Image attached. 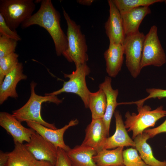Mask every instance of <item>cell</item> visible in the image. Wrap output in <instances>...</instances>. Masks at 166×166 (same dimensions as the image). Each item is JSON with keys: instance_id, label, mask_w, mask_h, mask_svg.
<instances>
[{"instance_id": "cell-26", "label": "cell", "mask_w": 166, "mask_h": 166, "mask_svg": "<svg viewBox=\"0 0 166 166\" xmlns=\"http://www.w3.org/2000/svg\"><path fill=\"white\" fill-rule=\"evenodd\" d=\"M123 156L124 166H149L142 160L135 149L131 148L124 150Z\"/></svg>"}, {"instance_id": "cell-13", "label": "cell", "mask_w": 166, "mask_h": 166, "mask_svg": "<svg viewBox=\"0 0 166 166\" xmlns=\"http://www.w3.org/2000/svg\"><path fill=\"white\" fill-rule=\"evenodd\" d=\"M81 145L93 148L97 153L103 149L108 136L102 118L92 119L85 130Z\"/></svg>"}, {"instance_id": "cell-20", "label": "cell", "mask_w": 166, "mask_h": 166, "mask_svg": "<svg viewBox=\"0 0 166 166\" xmlns=\"http://www.w3.org/2000/svg\"><path fill=\"white\" fill-rule=\"evenodd\" d=\"M149 138L148 134L144 132L134 139L135 147L139 152L140 157L149 166H166V161H159L154 156L150 146L147 142Z\"/></svg>"}, {"instance_id": "cell-22", "label": "cell", "mask_w": 166, "mask_h": 166, "mask_svg": "<svg viewBox=\"0 0 166 166\" xmlns=\"http://www.w3.org/2000/svg\"><path fill=\"white\" fill-rule=\"evenodd\" d=\"M14 150L8 152L7 166H34L37 160L24 144H14Z\"/></svg>"}, {"instance_id": "cell-33", "label": "cell", "mask_w": 166, "mask_h": 166, "mask_svg": "<svg viewBox=\"0 0 166 166\" xmlns=\"http://www.w3.org/2000/svg\"><path fill=\"white\" fill-rule=\"evenodd\" d=\"M34 166H54L50 162L46 161L37 160Z\"/></svg>"}, {"instance_id": "cell-4", "label": "cell", "mask_w": 166, "mask_h": 166, "mask_svg": "<svg viewBox=\"0 0 166 166\" xmlns=\"http://www.w3.org/2000/svg\"><path fill=\"white\" fill-rule=\"evenodd\" d=\"M137 114L128 111L125 114V126L128 129L127 131L132 132L133 139L142 134L146 128L153 127L157 121L166 116V110L164 109L162 106L153 110L147 105L137 106Z\"/></svg>"}, {"instance_id": "cell-12", "label": "cell", "mask_w": 166, "mask_h": 166, "mask_svg": "<svg viewBox=\"0 0 166 166\" xmlns=\"http://www.w3.org/2000/svg\"><path fill=\"white\" fill-rule=\"evenodd\" d=\"M20 121L7 112L0 113V125L13 137L14 143L29 142L34 129L23 126Z\"/></svg>"}, {"instance_id": "cell-15", "label": "cell", "mask_w": 166, "mask_h": 166, "mask_svg": "<svg viewBox=\"0 0 166 166\" xmlns=\"http://www.w3.org/2000/svg\"><path fill=\"white\" fill-rule=\"evenodd\" d=\"M114 114L116 124V131L113 135L107 137L103 149H108L116 147L130 146L135 147V143L128 134L120 112L116 110Z\"/></svg>"}, {"instance_id": "cell-10", "label": "cell", "mask_w": 166, "mask_h": 166, "mask_svg": "<svg viewBox=\"0 0 166 166\" xmlns=\"http://www.w3.org/2000/svg\"><path fill=\"white\" fill-rule=\"evenodd\" d=\"M109 16L105 24L109 43L123 45L126 37L121 14L112 0H108Z\"/></svg>"}, {"instance_id": "cell-28", "label": "cell", "mask_w": 166, "mask_h": 166, "mask_svg": "<svg viewBox=\"0 0 166 166\" xmlns=\"http://www.w3.org/2000/svg\"><path fill=\"white\" fill-rule=\"evenodd\" d=\"M147 93L148 94L146 97L135 101L129 102L130 104H136L137 106L143 105L144 102L151 98H157L159 99L166 98V89L156 88H147Z\"/></svg>"}, {"instance_id": "cell-24", "label": "cell", "mask_w": 166, "mask_h": 166, "mask_svg": "<svg viewBox=\"0 0 166 166\" xmlns=\"http://www.w3.org/2000/svg\"><path fill=\"white\" fill-rule=\"evenodd\" d=\"M120 13L134 8L149 6L155 3L162 2L163 0H112Z\"/></svg>"}, {"instance_id": "cell-8", "label": "cell", "mask_w": 166, "mask_h": 166, "mask_svg": "<svg viewBox=\"0 0 166 166\" xmlns=\"http://www.w3.org/2000/svg\"><path fill=\"white\" fill-rule=\"evenodd\" d=\"M145 36L139 31L126 36L123 44L126 67L134 78L139 75L141 70L140 64Z\"/></svg>"}, {"instance_id": "cell-18", "label": "cell", "mask_w": 166, "mask_h": 166, "mask_svg": "<svg viewBox=\"0 0 166 166\" xmlns=\"http://www.w3.org/2000/svg\"><path fill=\"white\" fill-rule=\"evenodd\" d=\"M111 82V77L106 76L104 81L99 86L100 89L104 91L106 97V109L102 119L108 136L112 118L117 106L119 105L117 102L119 90L118 89H114L112 88Z\"/></svg>"}, {"instance_id": "cell-25", "label": "cell", "mask_w": 166, "mask_h": 166, "mask_svg": "<svg viewBox=\"0 0 166 166\" xmlns=\"http://www.w3.org/2000/svg\"><path fill=\"white\" fill-rule=\"evenodd\" d=\"M18 56L15 52L0 58V84L5 77L13 70L18 63Z\"/></svg>"}, {"instance_id": "cell-7", "label": "cell", "mask_w": 166, "mask_h": 166, "mask_svg": "<svg viewBox=\"0 0 166 166\" xmlns=\"http://www.w3.org/2000/svg\"><path fill=\"white\" fill-rule=\"evenodd\" d=\"M166 62V56L159 40L157 28L152 26L145 36L140 67L141 69L149 65L160 67Z\"/></svg>"}, {"instance_id": "cell-23", "label": "cell", "mask_w": 166, "mask_h": 166, "mask_svg": "<svg viewBox=\"0 0 166 166\" xmlns=\"http://www.w3.org/2000/svg\"><path fill=\"white\" fill-rule=\"evenodd\" d=\"M106 95L102 89L90 92L89 96V108L91 111L92 119L103 118L106 107Z\"/></svg>"}, {"instance_id": "cell-30", "label": "cell", "mask_w": 166, "mask_h": 166, "mask_svg": "<svg viewBox=\"0 0 166 166\" xmlns=\"http://www.w3.org/2000/svg\"><path fill=\"white\" fill-rule=\"evenodd\" d=\"M54 166H72L66 152L58 148L57 158Z\"/></svg>"}, {"instance_id": "cell-9", "label": "cell", "mask_w": 166, "mask_h": 166, "mask_svg": "<svg viewBox=\"0 0 166 166\" xmlns=\"http://www.w3.org/2000/svg\"><path fill=\"white\" fill-rule=\"evenodd\" d=\"M24 144L37 160L47 161L54 166L58 148L35 131L32 134L30 141Z\"/></svg>"}, {"instance_id": "cell-31", "label": "cell", "mask_w": 166, "mask_h": 166, "mask_svg": "<svg viewBox=\"0 0 166 166\" xmlns=\"http://www.w3.org/2000/svg\"><path fill=\"white\" fill-rule=\"evenodd\" d=\"M147 133L150 138H153L156 135L163 132H166V119L158 127L145 130L144 132Z\"/></svg>"}, {"instance_id": "cell-5", "label": "cell", "mask_w": 166, "mask_h": 166, "mask_svg": "<svg viewBox=\"0 0 166 166\" xmlns=\"http://www.w3.org/2000/svg\"><path fill=\"white\" fill-rule=\"evenodd\" d=\"M35 8L33 0H0V14L13 31L33 14Z\"/></svg>"}, {"instance_id": "cell-17", "label": "cell", "mask_w": 166, "mask_h": 166, "mask_svg": "<svg viewBox=\"0 0 166 166\" xmlns=\"http://www.w3.org/2000/svg\"><path fill=\"white\" fill-rule=\"evenodd\" d=\"M124 54L123 45L109 43V48L104 54L106 71L109 77H116L121 70Z\"/></svg>"}, {"instance_id": "cell-2", "label": "cell", "mask_w": 166, "mask_h": 166, "mask_svg": "<svg viewBox=\"0 0 166 166\" xmlns=\"http://www.w3.org/2000/svg\"><path fill=\"white\" fill-rule=\"evenodd\" d=\"M37 85L34 81L30 83V96L28 101L22 107L13 111V116L21 122L31 121L40 124L53 129H57L54 124L46 122L42 118L41 115L42 104L49 102L57 105L62 102L57 96L53 95L42 96L37 94L35 91Z\"/></svg>"}, {"instance_id": "cell-27", "label": "cell", "mask_w": 166, "mask_h": 166, "mask_svg": "<svg viewBox=\"0 0 166 166\" xmlns=\"http://www.w3.org/2000/svg\"><path fill=\"white\" fill-rule=\"evenodd\" d=\"M18 41L0 35V58L15 53Z\"/></svg>"}, {"instance_id": "cell-3", "label": "cell", "mask_w": 166, "mask_h": 166, "mask_svg": "<svg viewBox=\"0 0 166 166\" xmlns=\"http://www.w3.org/2000/svg\"><path fill=\"white\" fill-rule=\"evenodd\" d=\"M62 10L67 26L68 40V48L63 56L68 61L73 62L76 67L86 63L89 59L85 37L80 26L71 19L63 7Z\"/></svg>"}, {"instance_id": "cell-1", "label": "cell", "mask_w": 166, "mask_h": 166, "mask_svg": "<svg viewBox=\"0 0 166 166\" xmlns=\"http://www.w3.org/2000/svg\"><path fill=\"white\" fill-rule=\"evenodd\" d=\"M41 1L38 10L24 21L21 27L24 29L37 25L45 29L52 38L57 56L63 55L68 48V40L61 27L60 14L51 0Z\"/></svg>"}, {"instance_id": "cell-21", "label": "cell", "mask_w": 166, "mask_h": 166, "mask_svg": "<svg viewBox=\"0 0 166 166\" xmlns=\"http://www.w3.org/2000/svg\"><path fill=\"white\" fill-rule=\"evenodd\" d=\"M124 147H118L112 150L103 149L93 156V161L97 166H124Z\"/></svg>"}, {"instance_id": "cell-16", "label": "cell", "mask_w": 166, "mask_h": 166, "mask_svg": "<svg viewBox=\"0 0 166 166\" xmlns=\"http://www.w3.org/2000/svg\"><path fill=\"white\" fill-rule=\"evenodd\" d=\"M151 10L149 6H141L120 13L126 36L136 34L139 31V26Z\"/></svg>"}, {"instance_id": "cell-32", "label": "cell", "mask_w": 166, "mask_h": 166, "mask_svg": "<svg viewBox=\"0 0 166 166\" xmlns=\"http://www.w3.org/2000/svg\"><path fill=\"white\" fill-rule=\"evenodd\" d=\"M9 159L8 152H0V166H7Z\"/></svg>"}, {"instance_id": "cell-29", "label": "cell", "mask_w": 166, "mask_h": 166, "mask_svg": "<svg viewBox=\"0 0 166 166\" xmlns=\"http://www.w3.org/2000/svg\"><path fill=\"white\" fill-rule=\"evenodd\" d=\"M0 35L9 38L20 41L22 38L16 31L12 30L6 24L5 20L0 14Z\"/></svg>"}, {"instance_id": "cell-19", "label": "cell", "mask_w": 166, "mask_h": 166, "mask_svg": "<svg viewBox=\"0 0 166 166\" xmlns=\"http://www.w3.org/2000/svg\"><path fill=\"white\" fill-rule=\"evenodd\" d=\"M66 152L72 166H97L93 159L97 152L92 148L81 144Z\"/></svg>"}, {"instance_id": "cell-35", "label": "cell", "mask_w": 166, "mask_h": 166, "mask_svg": "<svg viewBox=\"0 0 166 166\" xmlns=\"http://www.w3.org/2000/svg\"><path fill=\"white\" fill-rule=\"evenodd\" d=\"M165 3L166 4V0H164V1Z\"/></svg>"}, {"instance_id": "cell-14", "label": "cell", "mask_w": 166, "mask_h": 166, "mask_svg": "<svg viewBox=\"0 0 166 166\" xmlns=\"http://www.w3.org/2000/svg\"><path fill=\"white\" fill-rule=\"evenodd\" d=\"M27 78L23 73V65L19 62L16 67L5 77L0 84V104L2 105L9 97L17 98L18 95L16 88L18 83Z\"/></svg>"}, {"instance_id": "cell-34", "label": "cell", "mask_w": 166, "mask_h": 166, "mask_svg": "<svg viewBox=\"0 0 166 166\" xmlns=\"http://www.w3.org/2000/svg\"><path fill=\"white\" fill-rule=\"evenodd\" d=\"M77 2L79 4L86 5L90 6L94 2L93 0H78Z\"/></svg>"}, {"instance_id": "cell-11", "label": "cell", "mask_w": 166, "mask_h": 166, "mask_svg": "<svg viewBox=\"0 0 166 166\" xmlns=\"http://www.w3.org/2000/svg\"><path fill=\"white\" fill-rule=\"evenodd\" d=\"M26 122L28 127L35 130L46 140L52 143L57 148H61L66 152L71 148L64 142V133L69 127L75 126L78 123V121L77 119L72 120L68 124L62 128L53 129L34 122L27 121Z\"/></svg>"}, {"instance_id": "cell-6", "label": "cell", "mask_w": 166, "mask_h": 166, "mask_svg": "<svg viewBox=\"0 0 166 166\" xmlns=\"http://www.w3.org/2000/svg\"><path fill=\"white\" fill-rule=\"evenodd\" d=\"M76 70L71 73H64L65 78L69 80L64 82L62 87L53 92L45 93V95L57 96L62 93H75L79 96L83 101L85 108H89V96L91 92L86 85V77L90 72L86 63L76 67Z\"/></svg>"}]
</instances>
